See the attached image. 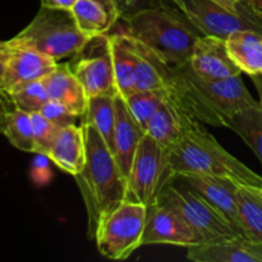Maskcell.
I'll use <instances>...</instances> for the list:
<instances>
[{"mask_svg": "<svg viewBox=\"0 0 262 262\" xmlns=\"http://www.w3.org/2000/svg\"><path fill=\"white\" fill-rule=\"evenodd\" d=\"M78 0H41V7L71 10Z\"/></svg>", "mask_w": 262, "mask_h": 262, "instance_id": "cell-34", "label": "cell"}, {"mask_svg": "<svg viewBox=\"0 0 262 262\" xmlns=\"http://www.w3.org/2000/svg\"><path fill=\"white\" fill-rule=\"evenodd\" d=\"M3 135L10 145L23 152H35V136H33L32 117L30 113L13 107L5 119Z\"/></svg>", "mask_w": 262, "mask_h": 262, "instance_id": "cell-27", "label": "cell"}, {"mask_svg": "<svg viewBox=\"0 0 262 262\" xmlns=\"http://www.w3.org/2000/svg\"><path fill=\"white\" fill-rule=\"evenodd\" d=\"M158 202L176 210L183 217L199 238L200 245L243 237L212 205L189 186L176 187L173 183H168L159 194Z\"/></svg>", "mask_w": 262, "mask_h": 262, "instance_id": "cell-7", "label": "cell"}, {"mask_svg": "<svg viewBox=\"0 0 262 262\" xmlns=\"http://www.w3.org/2000/svg\"><path fill=\"white\" fill-rule=\"evenodd\" d=\"M69 67L83 86L87 97L119 95L115 83L109 33L91 36L72 58Z\"/></svg>", "mask_w": 262, "mask_h": 262, "instance_id": "cell-10", "label": "cell"}, {"mask_svg": "<svg viewBox=\"0 0 262 262\" xmlns=\"http://www.w3.org/2000/svg\"><path fill=\"white\" fill-rule=\"evenodd\" d=\"M130 41L137 53L136 91H161L166 102L192 119L225 127V118L192 79L188 63H171L136 38Z\"/></svg>", "mask_w": 262, "mask_h": 262, "instance_id": "cell-1", "label": "cell"}, {"mask_svg": "<svg viewBox=\"0 0 262 262\" xmlns=\"http://www.w3.org/2000/svg\"><path fill=\"white\" fill-rule=\"evenodd\" d=\"M228 53L238 68L248 76L262 74V33L252 30H238L227 38Z\"/></svg>", "mask_w": 262, "mask_h": 262, "instance_id": "cell-23", "label": "cell"}, {"mask_svg": "<svg viewBox=\"0 0 262 262\" xmlns=\"http://www.w3.org/2000/svg\"><path fill=\"white\" fill-rule=\"evenodd\" d=\"M252 78L253 84H255L256 90H257V94H258V101H260L261 106H262V74H256V76H251Z\"/></svg>", "mask_w": 262, "mask_h": 262, "instance_id": "cell-36", "label": "cell"}, {"mask_svg": "<svg viewBox=\"0 0 262 262\" xmlns=\"http://www.w3.org/2000/svg\"><path fill=\"white\" fill-rule=\"evenodd\" d=\"M124 101L132 117L146 132L148 120L165 102V97L161 91H135Z\"/></svg>", "mask_w": 262, "mask_h": 262, "instance_id": "cell-28", "label": "cell"}, {"mask_svg": "<svg viewBox=\"0 0 262 262\" xmlns=\"http://www.w3.org/2000/svg\"><path fill=\"white\" fill-rule=\"evenodd\" d=\"M166 161L171 182L182 176H207L262 188V177L224 150L201 122L166 148Z\"/></svg>", "mask_w": 262, "mask_h": 262, "instance_id": "cell-3", "label": "cell"}, {"mask_svg": "<svg viewBox=\"0 0 262 262\" xmlns=\"http://www.w3.org/2000/svg\"><path fill=\"white\" fill-rule=\"evenodd\" d=\"M112 43L113 64H114L115 83L123 99L136 91L137 74V53L128 35L123 32L109 33Z\"/></svg>", "mask_w": 262, "mask_h": 262, "instance_id": "cell-22", "label": "cell"}, {"mask_svg": "<svg viewBox=\"0 0 262 262\" xmlns=\"http://www.w3.org/2000/svg\"><path fill=\"white\" fill-rule=\"evenodd\" d=\"M147 206L124 201L110 212L102 223L95 241L97 250L110 260H127L142 245Z\"/></svg>", "mask_w": 262, "mask_h": 262, "instance_id": "cell-8", "label": "cell"}, {"mask_svg": "<svg viewBox=\"0 0 262 262\" xmlns=\"http://www.w3.org/2000/svg\"><path fill=\"white\" fill-rule=\"evenodd\" d=\"M0 135H2V133H0Z\"/></svg>", "mask_w": 262, "mask_h": 262, "instance_id": "cell-39", "label": "cell"}, {"mask_svg": "<svg viewBox=\"0 0 262 262\" xmlns=\"http://www.w3.org/2000/svg\"><path fill=\"white\" fill-rule=\"evenodd\" d=\"M192 72L207 81L224 79L242 73L230 58L225 38L202 35L194 45L189 60Z\"/></svg>", "mask_w": 262, "mask_h": 262, "instance_id": "cell-13", "label": "cell"}, {"mask_svg": "<svg viewBox=\"0 0 262 262\" xmlns=\"http://www.w3.org/2000/svg\"><path fill=\"white\" fill-rule=\"evenodd\" d=\"M8 45L9 50L4 81V91L8 95L25 84L45 78L58 66L55 59L40 51L12 40H8Z\"/></svg>", "mask_w": 262, "mask_h": 262, "instance_id": "cell-12", "label": "cell"}, {"mask_svg": "<svg viewBox=\"0 0 262 262\" xmlns=\"http://www.w3.org/2000/svg\"><path fill=\"white\" fill-rule=\"evenodd\" d=\"M9 96L15 107L25 110L30 114L40 113L43 105L50 100L42 79L33 81L31 83L19 87L15 91H13L12 94H9Z\"/></svg>", "mask_w": 262, "mask_h": 262, "instance_id": "cell-29", "label": "cell"}, {"mask_svg": "<svg viewBox=\"0 0 262 262\" xmlns=\"http://www.w3.org/2000/svg\"><path fill=\"white\" fill-rule=\"evenodd\" d=\"M41 114L45 118H48L50 122L55 123L59 127H69V125H74L78 122L79 115L74 114L73 112L66 107L64 105H61L60 102L54 101V100H49L45 105H43L42 109L40 110Z\"/></svg>", "mask_w": 262, "mask_h": 262, "instance_id": "cell-31", "label": "cell"}, {"mask_svg": "<svg viewBox=\"0 0 262 262\" xmlns=\"http://www.w3.org/2000/svg\"><path fill=\"white\" fill-rule=\"evenodd\" d=\"M142 245H200L199 238L183 220V217L166 205L155 202L147 206Z\"/></svg>", "mask_w": 262, "mask_h": 262, "instance_id": "cell-11", "label": "cell"}, {"mask_svg": "<svg viewBox=\"0 0 262 262\" xmlns=\"http://www.w3.org/2000/svg\"><path fill=\"white\" fill-rule=\"evenodd\" d=\"M188 69L194 83L216 106L220 114L225 118V122H227L228 118L232 117L235 113L241 112V110L260 105V101L253 99L246 84L243 83L241 74L229 77V78L207 81V79H202L199 76H196L192 72L189 64Z\"/></svg>", "mask_w": 262, "mask_h": 262, "instance_id": "cell-14", "label": "cell"}, {"mask_svg": "<svg viewBox=\"0 0 262 262\" xmlns=\"http://www.w3.org/2000/svg\"><path fill=\"white\" fill-rule=\"evenodd\" d=\"M178 178H181L187 186L193 188L197 193L201 194L241 233V235L247 238L243 232L238 215V183L232 179L207 176H182Z\"/></svg>", "mask_w": 262, "mask_h": 262, "instance_id": "cell-15", "label": "cell"}, {"mask_svg": "<svg viewBox=\"0 0 262 262\" xmlns=\"http://www.w3.org/2000/svg\"><path fill=\"white\" fill-rule=\"evenodd\" d=\"M71 10L79 30L90 37L110 33L122 17L114 0H78Z\"/></svg>", "mask_w": 262, "mask_h": 262, "instance_id": "cell-20", "label": "cell"}, {"mask_svg": "<svg viewBox=\"0 0 262 262\" xmlns=\"http://www.w3.org/2000/svg\"><path fill=\"white\" fill-rule=\"evenodd\" d=\"M123 32L152 49L161 58L176 64L189 63L194 45L202 33L177 10L152 7L125 13Z\"/></svg>", "mask_w": 262, "mask_h": 262, "instance_id": "cell-4", "label": "cell"}, {"mask_svg": "<svg viewBox=\"0 0 262 262\" xmlns=\"http://www.w3.org/2000/svg\"><path fill=\"white\" fill-rule=\"evenodd\" d=\"M50 100L60 102L74 114L83 118L89 97L81 82L72 72L69 63H60L50 74L42 78Z\"/></svg>", "mask_w": 262, "mask_h": 262, "instance_id": "cell-18", "label": "cell"}, {"mask_svg": "<svg viewBox=\"0 0 262 262\" xmlns=\"http://www.w3.org/2000/svg\"><path fill=\"white\" fill-rule=\"evenodd\" d=\"M33 136H35V152L46 156L50 154L61 127L50 122L41 113H32Z\"/></svg>", "mask_w": 262, "mask_h": 262, "instance_id": "cell-30", "label": "cell"}, {"mask_svg": "<svg viewBox=\"0 0 262 262\" xmlns=\"http://www.w3.org/2000/svg\"><path fill=\"white\" fill-rule=\"evenodd\" d=\"M115 4L118 5V8H119L120 13L123 14H125V13H128V10L130 9V8L135 7L137 3H140L141 0H114Z\"/></svg>", "mask_w": 262, "mask_h": 262, "instance_id": "cell-35", "label": "cell"}, {"mask_svg": "<svg viewBox=\"0 0 262 262\" xmlns=\"http://www.w3.org/2000/svg\"><path fill=\"white\" fill-rule=\"evenodd\" d=\"M182 14L206 36L227 38L238 30L262 33V17L251 0L234 4L229 0H170Z\"/></svg>", "mask_w": 262, "mask_h": 262, "instance_id": "cell-6", "label": "cell"}, {"mask_svg": "<svg viewBox=\"0 0 262 262\" xmlns=\"http://www.w3.org/2000/svg\"><path fill=\"white\" fill-rule=\"evenodd\" d=\"M145 129L130 114L124 99L115 96V150L114 156L123 177L128 179L133 159L145 136Z\"/></svg>", "mask_w": 262, "mask_h": 262, "instance_id": "cell-17", "label": "cell"}, {"mask_svg": "<svg viewBox=\"0 0 262 262\" xmlns=\"http://www.w3.org/2000/svg\"><path fill=\"white\" fill-rule=\"evenodd\" d=\"M196 123H199V120L192 119L165 101L148 120L146 133L163 147L169 148L178 142Z\"/></svg>", "mask_w": 262, "mask_h": 262, "instance_id": "cell-21", "label": "cell"}, {"mask_svg": "<svg viewBox=\"0 0 262 262\" xmlns=\"http://www.w3.org/2000/svg\"><path fill=\"white\" fill-rule=\"evenodd\" d=\"M8 50H9L8 41H0V92H3V94H7L4 91V81L5 72H7Z\"/></svg>", "mask_w": 262, "mask_h": 262, "instance_id": "cell-32", "label": "cell"}, {"mask_svg": "<svg viewBox=\"0 0 262 262\" xmlns=\"http://www.w3.org/2000/svg\"><path fill=\"white\" fill-rule=\"evenodd\" d=\"M14 106L12 99L8 94H3L0 92V133L3 135V129L5 125V119H7V114L9 110H12Z\"/></svg>", "mask_w": 262, "mask_h": 262, "instance_id": "cell-33", "label": "cell"}, {"mask_svg": "<svg viewBox=\"0 0 262 262\" xmlns=\"http://www.w3.org/2000/svg\"><path fill=\"white\" fill-rule=\"evenodd\" d=\"M48 158L60 170L77 176L86 165V137L83 125L61 128Z\"/></svg>", "mask_w": 262, "mask_h": 262, "instance_id": "cell-19", "label": "cell"}, {"mask_svg": "<svg viewBox=\"0 0 262 262\" xmlns=\"http://www.w3.org/2000/svg\"><path fill=\"white\" fill-rule=\"evenodd\" d=\"M237 204L246 237L262 243V188L238 184Z\"/></svg>", "mask_w": 262, "mask_h": 262, "instance_id": "cell-24", "label": "cell"}, {"mask_svg": "<svg viewBox=\"0 0 262 262\" xmlns=\"http://www.w3.org/2000/svg\"><path fill=\"white\" fill-rule=\"evenodd\" d=\"M251 4H252L253 9L262 17V0H251Z\"/></svg>", "mask_w": 262, "mask_h": 262, "instance_id": "cell-37", "label": "cell"}, {"mask_svg": "<svg viewBox=\"0 0 262 262\" xmlns=\"http://www.w3.org/2000/svg\"><path fill=\"white\" fill-rule=\"evenodd\" d=\"M227 128L234 130L256 154L262 164V106L247 107L227 119Z\"/></svg>", "mask_w": 262, "mask_h": 262, "instance_id": "cell-26", "label": "cell"}, {"mask_svg": "<svg viewBox=\"0 0 262 262\" xmlns=\"http://www.w3.org/2000/svg\"><path fill=\"white\" fill-rule=\"evenodd\" d=\"M89 38L78 28L72 10L41 7L32 22L10 40L58 61L73 58Z\"/></svg>", "mask_w": 262, "mask_h": 262, "instance_id": "cell-5", "label": "cell"}, {"mask_svg": "<svg viewBox=\"0 0 262 262\" xmlns=\"http://www.w3.org/2000/svg\"><path fill=\"white\" fill-rule=\"evenodd\" d=\"M229 2L234 3V4H241V3H245V2H248V0H229Z\"/></svg>", "mask_w": 262, "mask_h": 262, "instance_id": "cell-38", "label": "cell"}, {"mask_svg": "<svg viewBox=\"0 0 262 262\" xmlns=\"http://www.w3.org/2000/svg\"><path fill=\"white\" fill-rule=\"evenodd\" d=\"M82 125L86 137V165L74 178L86 206L87 237L95 241L102 220L125 201L127 179L99 130L89 122H82Z\"/></svg>", "mask_w": 262, "mask_h": 262, "instance_id": "cell-2", "label": "cell"}, {"mask_svg": "<svg viewBox=\"0 0 262 262\" xmlns=\"http://www.w3.org/2000/svg\"><path fill=\"white\" fill-rule=\"evenodd\" d=\"M187 258L193 262H262V243L245 237L189 246Z\"/></svg>", "mask_w": 262, "mask_h": 262, "instance_id": "cell-16", "label": "cell"}, {"mask_svg": "<svg viewBox=\"0 0 262 262\" xmlns=\"http://www.w3.org/2000/svg\"><path fill=\"white\" fill-rule=\"evenodd\" d=\"M168 183L171 181L168 176L166 148L145 133L128 176L125 201L150 206L158 202L159 194Z\"/></svg>", "mask_w": 262, "mask_h": 262, "instance_id": "cell-9", "label": "cell"}, {"mask_svg": "<svg viewBox=\"0 0 262 262\" xmlns=\"http://www.w3.org/2000/svg\"><path fill=\"white\" fill-rule=\"evenodd\" d=\"M82 122H89L99 130L109 146L110 151L115 150V96L100 95L89 97L87 110Z\"/></svg>", "mask_w": 262, "mask_h": 262, "instance_id": "cell-25", "label": "cell"}]
</instances>
